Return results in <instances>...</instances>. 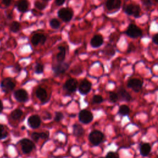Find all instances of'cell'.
<instances>
[{"mask_svg": "<svg viewBox=\"0 0 158 158\" xmlns=\"http://www.w3.org/2000/svg\"><path fill=\"white\" fill-rule=\"evenodd\" d=\"M156 2H157V3H158V0H154Z\"/></svg>", "mask_w": 158, "mask_h": 158, "instance_id": "43", "label": "cell"}, {"mask_svg": "<svg viewBox=\"0 0 158 158\" xmlns=\"http://www.w3.org/2000/svg\"><path fill=\"white\" fill-rule=\"evenodd\" d=\"M69 67V64L67 62H58L52 65V70L56 76H59L64 73Z\"/></svg>", "mask_w": 158, "mask_h": 158, "instance_id": "9", "label": "cell"}, {"mask_svg": "<svg viewBox=\"0 0 158 158\" xmlns=\"http://www.w3.org/2000/svg\"><path fill=\"white\" fill-rule=\"evenodd\" d=\"M46 41V37L45 35L41 34V33H36L35 34L31 39V42L32 44L34 46H36L38 44L41 43V44H44Z\"/></svg>", "mask_w": 158, "mask_h": 158, "instance_id": "14", "label": "cell"}, {"mask_svg": "<svg viewBox=\"0 0 158 158\" xmlns=\"http://www.w3.org/2000/svg\"><path fill=\"white\" fill-rule=\"evenodd\" d=\"M144 6L147 7H149L152 6V1L151 0H141Z\"/></svg>", "mask_w": 158, "mask_h": 158, "instance_id": "36", "label": "cell"}, {"mask_svg": "<svg viewBox=\"0 0 158 158\" xmlns=\"http://www.w3.org/2000/svg\"><path fill=\"white\" fill-rule=\"evenodd\" d=\"M59 52L56 56V59L58 62H64L65 57V48L64 46H60L58 47Z\"/></svg>", "mask_w": 158, "mask_h": 158, "instance_id": "22", "label": "cell"}, {"mask_svg": "<svg viewBox=\"0 0 158 158\" xmlns=\"http://www.w3.org/2000/svg\"><path fill=\"white\" fill-rule=\"evenodd\" d=\"M135 50V45L131 43H130L128 44L127 52H132V51H134Z\"/></svg>", "mask_w": 158, "mask_h": 158, "instance_id": "38", "label": "cell"}, {"mask_svg": "<svg viewBox=\"0 0 158 158\" xmlns=\"http://www.w3.org/2000/svg\"><path fill=\"white\" fill-rule=\"evenodd\" d=\"M130 111V109L129 107L127 106V105L123 104L120 106L118 113L119 115H120L122 116H125V115H129Z\"/></svg>", "mask_w": 158, "mask_h": 158, "instance_id": "23", "label": "cell"}, {"mask_svg": "<svg viewBox=\"0 0 158 158\" xmlns=\"http://www.w3.org/2000/svg\"><path fill=\"white\" fill-rule=\"evenodd\" d=\"M78 118L80 122L84 124H88L93 120V115L89 110L83 109L81 110L79 112Z\"/></svg>", "mask_w": 158, "mask_h": 158, "instance_id": "8", "label": "cell"}, {"mask_svg": "<svg viewBox=\"0 0 158 158\" xmlns=\"http://www.w3.org/2000/svg\"><path fill=\"white\" fill-rule=\"evenodd\" d=\"M152 40V42H153L154 44L158 45V33H156V34H155V35L153 36Z\"/></svg>", "mask_w": 158, "mask_h": 158, "instance_id": "39", "label": "cell"}, {"mask_svg": "<svg viewBox=\"0 0 158 158\" xmlns=\"http://www.w3.org/2000/svg\"><path fill=\"white\" fill-rule=\"evenodd\" d=\"M31 138L33 141L37 142L40 139H41V133H37V132H34L31 134Z\"/></svg>", "mask_w": 158, "mask_h": 158, "instance_id": "33", "label": "cell"}, {"mask_svg": "<svg viewBox=\"0 0 158 158\" xmlns=\"http://www.w3.org/2000/svg\"><path fill=\"white\" fill-rule=\"evenodd\" d=\"M36 96L41 102H44L47 100V91L44 88L42 87H39L37 88L36 90Z\"/></svg>", "mask_w": 158, "mask_h": 158, "instance_id": "18", "label": "cell"}, {"mask_svg": "<svg viewBox=\"0 0 158 158\" xmlns=\"http://www.w3.org/2000/svg\"><path fill=\"white\" fill-rule=\"evenodd\" d=\"M20 28V25L18 22H12V23L10 24V30L11 31L14 32V33H16L17 32L19 29Z\"/></svg>", "mask_w": 158, "mask_h": 158, "instance_id": "27", "label": "cell"}, {"mask_svg": "<svg viewBox=\"0 0 158 158\" xmlns=\"http://www.w3.org/2000/svg\"><path fill=\"white\" fill-rule=\"evenodd\" d=\"M123 11L128 15H132L135 18H138L141 13V8L138 4H130L124 7Z\"/></svg>", "mask_w": 158, "mask_h": 158, "instance_id": "2", "label": "cell"}, {"mask_svg": "<svg viewBox=\"0 0 158 158\" xmlns=\"http://www.w3.org/2000/svg\"><path fill=\"white\" fill-rule=\"evenodd\" d=\"M104 52L106 55H107V56H112L115 54V50L112 45L108 44L105 47V48L104 49Z\"/></svg>", "mask_w": 158, "mask_h": 158, "instance_id": "25", "label": "cell"}, {"mask_svg": "<svg viewBox=\"0 0 158 158\" xmlns=\"http://www.w3.org/2000/svg\"><path fill=\"white\" fill-rule=\"evenodd\" d=\"M63 118H64V115H63V114L62 112H56L55 113V116H54V120L56 122H59Z\"/></svg>", "mask_w": 158, "mask_h": 158, "instance_id": "34", "label": "cell"}, {"mask_svg": "<svg viewBox=\"0 0 158 158\" xmlns=\"http://www.w3.org/2000/svg\"><path fill=\"white\" fill-rule=\"evenodd\" d=\"M22 114H23V112L21 109H16L14 110L12 112H11L10 116L12 119L16 120L19 119L22 117Z\"/></svg>", "mask_w": 158, "mask_h": 158, "instance_id": "24", "label": "cell"}, {"mask_svg": "<svg viewBox=\"0 0 158 158\" xmlns=\"http://www.w3.org/2000/svg\"><path fill=\"white\" fill-rule=\"evenodd\" d=\"M125 33L128 36L131 38H138L142 35L141 30L138 26L133 23H130L128 25Z\"/></svg>", "mask_w": 158, "mask_h": 158, "instance_id": "5", "label": "cell"}, {"mask_svg": "<svg viewBox=\"0 0 158 158\" xmlns=\"http://www.w3.org/2000/svg\"><path fill=\"white\" fill-rule=\"evenodd\" d=\"M106 158H119V156L117 153L112 151H110L107 153Z\"/></svg>", "mask_w": 158, "mask_h": 158, "instance_id": "35", "label": "cell"}, {"mask_svg": "<svg viewBox=\"0 0 158 158\" xmlns=\"http://www.w3.org/2000/svg\"><path fill=\"white\" fill-rule=\"evenodd\" d=\"M122 2L120 0H106V7L107 10H112L113 9H118L121 6Z\"/></svg>", "mask_w": 158, "mask_h": 158, "instance_id": "16", "label": "cell"}, {"mask_svg": "<svg viewBox=\"0 0 158 158\" xmlns=\"http://www.w3.org/2000/svg\"><path fill=\"white\" fill-rule=\"evenodd\" d=\"M29 3L27 0H20L17 2L16 7L17 10L20 12H25L28 10Z\"/></svg>", "mask_w": 158, "mask_h": 158, "instance_id": "19", "label": "cell"}, {"mask_svg": "<svg viewBox=\"0 0 158 158\" xmlns=\"http://www.w3.org/2000/svg\"><path fill=\"white\" fill-rule=\"evenodd\" d=\"M104 101L102 97L100 95H94L92 98V102L93 104H100Z\"/></svg>", "mask_w": 158, "mask_h": 158, "instance_id": "29", "label": "cell"}, {"mask_svg": "<svg viewBox=\"0 0 158 158\" xmlns=\"http://www.w3.org/2000/svg\"><path fill=\"white\" fill-rule=\"evenodd\" d=\"M143 86V82L138 78H132L128 81L127 86L133 90L135 92H138L141 90Z\"/></svg>", "mask_w": 158, "mask_h": 158, "instance_id": "12", "label": "cell"}, {"mask_svg": "<svg viewBox=\"0 0 158 158\" xmlns=\"http://www.w3.org/2000/svg\"><path fill=\"white\" fill-rule=\"evenodd\" d=\"M3 110V104L2 103V101L0 100V114L2 112Z\"/></svg>", "mask_w": 158, "mask_h": 158, "instance_id": "42", "label": "cell"}, {"mask_svg": "<svg viewBox=\"0 0 158 158\" xmlns=\"http://www.w3.org/2000/svg\"><path fill=\"white\" fill-rule=\"evenodd\" d=\"M14 97L20 102H25L28 99V94L24 89H19L14 92Z\"/></svg>", "mask_w": 158, "mask_h": 158, "instance_id": "10", "label": "cell"}, {"mask_svg": "<svg viewBox=\"0 0 158 158\" xmlns=\"http://www.w3.org/2000/svg\"><path fill=\"white\" fill-rule=\"evenodd\" d=\"M78 86V81L75 78L67 80L63 85V89L68 94L74 93Z\"/></svg>", "mask_w": 158, "mask_h": 158, "instance_id": "6", "label": "cell"}, {"mask_svg": "<svg viewBox=\"0 0 158 158\" xmlns=\"http://www.w3.org/2000/svg\"><path fill=\"white\" fill-rule=\"evenodd\" d=\"M88 139L93 146H98L103 141L104 135L99 130H93L89 134Z\"/></svg>", "mask_w": 158, "mask_h": 158, "instance_id": "1", "label": "cell"}, {"mask_svg": "<svg viewBox=\"0 0 158 158\" xmlns=\"http://www.w3.org/2000/svg\"><path fill=\"white\" fill-rule=\"evenodd\" d=\"M92 84L88 80L85 79L82 80L78 86V91L82 95L87 94L91 89Z\"/></svg>", "mask_w": 158, "mask_h": 158, "instance_id": "11", "label": "cell"}, {"mask_svg": "<svg viewBox=\"0 0 158 158\" xmlns=\"http://www.w3.org/2000/svg\"><path fill=\"white\" fill-rule=\"evenodd\" d=\"M109 101L112 102H115L118 99V94L114 92H109Z\"/></svg>", "mask_w": 158, "mask_h": 158, "instance_id": "30", "label": "cell"}, {"mask_svg": "<svg viewBox=\"0 0 158 158\" xmlns=\"http://www.w3.org/2000/svg\"><path fill=\"white\" fill-rule=\"evenodd\" d=\"M43 118L44 119V120H48V119H50L51 118V115L49 112H44L43 113Z\"/></svg>", "mask_w": 158, "mask_h": 158, "instance_id": "37", "label": "cell"}, {"mask_svg": "<svg viewBox=\"0 0 158 158\" xmlns=\"http://www.w3.org/2000/svg\"><path fill=\"white\" fill-rule=\"evenodd\" d=\"M41 118L38 115H33L30 116L27 120L28 125L33 129L37 128L41 125Z\"/></svg>", "mask_w": 158, "mask_h": 158, "instance_id": "13", "label": "cell"}, {"mask_svg": "<svg viewBox=\"0 0 158 158\" xmlns=\"http://www.w3.org/2000/svg\"><path fill=\"white\" fill-rule=\"evenodd\" d=\"M104 43L103 37L101 35H95L90 41L91 46L94 48L100 47Z\"/></svg>", "mask_w": 158, "mask_h": 158, "instance_id": "17", "label": "cell"}, {"mask_svg": "<svg viewBox=\"0 0 158 158\" xmlns=\"http://www.w3.org/2000/svg\"><path fill=\"white\" fill-rule=\"evenodd\" d=\"M65 1V0H55V2L57 6H62L64 3Z\"/></svg>", "mask_w": 158, "mask_h": 158, "instance_id": "40", "label": "cell"}, {"mask_svg": "<svg viewBox=\"0 0 158 158\" xmlns=\"http://www.w3.org/2000/svg\"><path fill=\"white\" fill-rule=\"evenodd\" d=\"M72 132L73 135L77 137H80L84 134V128L83 127L79 124L75 123L72 126Z\"/></svg>", "mask_w": 158, "mask_h": 158, "instance_id": "20", "label": "cell"}, {"mask_svg": "<svg viewBox=\"0 0 158 158\" xmlns=\"http://www.w3.org/2000/svg\"><path fill=\"white\" fill-rule=\"evenodd\" d=\"M19 143L21 145L22 152L24 154H29L35 148V144L33 142L27 138H23L20 140Z\"/></svg>", "mask_w": 158, "mask_h": 158, "instance_id": "7", "label": "cell"}, {"mask_svg": "<svg viewBox=\"0 0 158 158\" xmlns=\"http://www.w3.org/2000/svg\"><path fill=\"white\" fill-rule=\"evenodd\" d=\"M1 1H2V3H3L5 6H9L10 4L11 3V1H12V0H1Z\"/></svg>", "mask_w": 158, "mask_h": 158, "instance_id": "41", "label": "cell"}, {"mask_svg": "<svg viewBox=\"0 0 158 158\" xmlns=\"http://www.w3.org/2000/svg\"><path fill=\"white\" fill-rule=\"evenodd\" d=\"M118 99L122 101H126V102H129L131 99V96L130 94L124 88H120L118 90Z\"/></svg>", "mask_w": 158, "mask_h": 158, "instance_id": "15", "label": "cell"}, {"mask_svg": "<svg viewBox=\"0 0 158 158\" xmlns=\"http://www.w3.org/2000/svg\"><path fill=\"white\" fill-rule=\"evenodd\" d=\"M35 6L36 8H37L39 10H43L46 7V4L42 3L39 1H36L35 2Z\"/></svg>", "mask_w": 158, "mask_h": 158, "instance_id": "32", "label": "cell"}, {"mask_svg": "<svg viewBox=\"0 0 158 158\" xmlns=\"http://www.w3.org/2000/svg\"><path fill=\"white\" fill-rule=\"evenodd\" d=\"M1 88L4 93H8L13 91L15 86V83L11 78H6L3 79L0 85Z\"/></svg>", "mask_w": 158, "mask_h": 158, "instance_id": "4", "label": "cell"}, {"mask_svg": "<svg viewBox=\"0 0 158 158\" xmlns=\"http://www.w3.org/2000/svg\"><path fill=\"white\" fill-rule=\"evenodd\" d=\"M44 65L41 64H37L35 68V72L37 74H40L43 72Z\"/></svg>", "mask_w": 158, "mask_h": 158, "instance_id": "31", "label": "cell"}, {"mask_svg": "<svg viewBox=\"0 0 158 158\" xmlns=\"http://www.w3.org/2000/svg\"><path fill=\"white\" fill-rule=\"evenodd\" d=\"M151 147L150 146V144L148 143H143L142 144H141L140 147H139V152L140 154H141V156H147L151 151Z\"/></svg>", "mask_w": 158, "mask_h": 158, "instance_id": "21", "label": "cell"}, {"mask_svg": "<svg viewBox=\"0 0 158 158\" xmlns=\"http://www.w3.org/2000/svg\"><path fill=\"white\" fill-rule=\"evenodd\" d=\"M7 131L2 125H0V139H5L7 136Z\"/></svg>", "mask_w": 158, "mask_h": 158, "instance_id": "28", "label": "cell"}, {"mask_svg": "<svg viewBox=\"0 0 158 158\" xmlns=\"http://www.w3.org/2000/svg\"><path fill=\"white\" fill-rule=\"evenodd\" d=\"M44 1H47V0H44Z\"/></svg>", "mask_w": 158, "mask_h": 158, "instance_id": "44", "label": "cell"}, {"mask_svg": "<svg viewBox=\"0 0 158 158\" xmlns=\"http://www.w3.org/2000/svg\"><path fill=\"white\" fill-rule=\"evenodd\" d=\"M57 15L62 21L68 22L72 20L73 15V12L72 9L69 7H63L58 10Z\"/></svg>", "mask_w": 158, "mask_h": 158, "instance_id": "3", "label": "cell"}, {"mask_svg": "<svg viewBox=\"0 0 158 158\" xmlns=\"http://www.w3.org/2000/svg\"><path fill=\"white\" fill-rule=\"evenodd\" d=\"M50 27L53 29H58L60 25V22L57 19H52L49 22Z\"/></svg>", "mask_w": 158, "mask_h": 158, "instance_id": "26", "label": "cell"}]
</instances>
